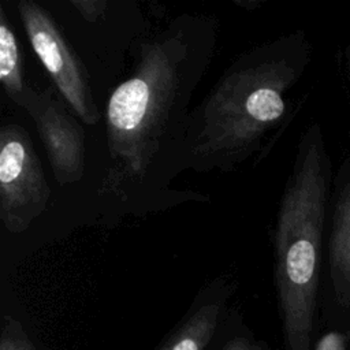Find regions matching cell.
<instances>
[{
	"label": "cell",
	"mask_w": 350,
	"mask_h": 350,
	"mask_svg": "<svg viewBox=\"0 0 350 350\" xmlns=\"http://www.w3.org/2000/svg\"><path fill=\"white\" fill-rule=\"evenodd\" d=\"M235 282L228 275L215 278L196 295L186 314L156 350H205L224 320Z\"/></svg>",
	"instance_id": "52a82bcc"
},
{
	"label": "cell",
	"mask_w": 350,
	"mask_h": 350,
	"mask_svg": "<svg viewBox=\"0 0 350 350\" xmlns=\"http://www.w3.org/2000/svg\"><path fill=\"white\" fill-rule=\"evenodd\" d=\"M221 350H267L260 342H257L250 334L247 332H239L230 336Z\"/></svg>",
	"instance_id": "8fae6325"
},
{
	"label": "cell",
	"mask_w": 350,
	"mask_h": 350,
	"mask_svg": "<svg viewBox=\"0 0 350 350\" xmlns=\"http://www.w3.org/2000/svg\"><path fill=\"white\" fill-rule=\"evenodd\" d=\"M331 261L338 269L350 275V186L338 201L331 238Z\"/></svg>",
	"instance_id": "9c48e42d"
},
{
	"label": "cell",
	"mask_w": 350,
	"mask_h": 350,
	"mask_svg": "<svg viewBox=\"0 0 350 350\" xmlns=\"http://www.w3.org/2000/svg\"><path fill=\"white\" fill-rule=\"evenodd\" d=\"M295 42L279 38L242 52L191 109L182 171L231 172L261 159L287 113L299 74Z\"/></svg>",
	"instance_id": "7a4b0ae2"
},
{
	"label": "cell",
	"mask_w": 350,
	"mask_h": 350,
	"mask_svg": "<svg viewBox=\"0 0 350 350\" xmlns=\"http://www.w3.org/2000/svg\"><path fill=\"white\" fill-rule=\"evenodd\" d=\"M51 187L27 131L15 122L0 127V219L21 234L46 209Z\"/></svg>",
	"instance_id": "5b68a950"
},
{
	"label": "cell",
	"mask_w": 350,
	"mask_h": 350,
	"mask_svg": "<svg viewBox=\"0 0 350 350\" xmlns=\"http://www.w3.org/2000/svg\"><path fill=\"white\" fill-rule=\"evenodd\" d=\"M327 172L317 126L301 138L273 231L275 283L287 350H308L316 304Z\"/></svg>",
	"instance_id": "3957f363"
},
{
	"label": "cell",
	"mask_w": 350,
	"mask_h": 350,
	"mask_svg": "<svg viewBox=\"0 0 350 350\" xmlns=\"http://www.w3.org/2000/svg\"><path fill=\"white\" fill-rule=\"evenodd\" d=\"M234 4H237L238 7H242V8H245L246 11H254L260 4H261V1H258V0H234Z\"/></svg>",
	"instance_id": "4fadbf2b"
},
{
	"label": "cell",
	"mask_w": 350,
	"mask_h": 350,
	"mask_svg": "<svg viewBox=\"0 0 350 350\" xmlns=\"http://www.w3.org/2000/svg\"><path fill=\"white\" fill-rule=\"evenodd\" d=\"M213 16L182 14L131 46L133 68L104 109L107 164L98 196L126 211L154 208L182 172L194 92L217 42Z\"/></svg>",
	"instance_id": "6da1fadb"
},
{
	"label": "cell",
	"mask_w": 350,
	"mask_h": 350,
	"mask_svg": "<svg viewBox=\"0 0 350 350\" xmlns=\"http://www.w3.org/2000/svg\"><path fill=\"white\" fill-rule=\"evenodd\" d=\"M316 350H345L343 339L339 334L329 332L319 340Z\"/></svg>",
	"instance_id": "7c38bea8"
},
{
	"label": "cell",
	"mask_w": 350,
	"mask_h": 350,
	"mask_svg": "<svg viewBox=\"0 0 350 350\" xmlns=\"http://www.w3.org/2000/svg\"><path fill=\"white\" fill-rule=\"evenodd\" d=\"M0 83L7 98L25 111L36 89L26 81L23 51L3 5H0Z\"/></svg>",
	"instance_id": "ba28073f"
},
{
	"label": "cell",
	"mask_w": 350,
	"mask_h": 350,
	"mask_svg": "<svg viewBox=\"0 0 350 350\" xmlns=\"http://www.w3.org/2000/svg\"><path fill=\"white\" fill-rule=\"evenodd\" d=\"M25 112L34 122L56 182L78 183L86 170V134L81 120L55 86L36 89Z\"/></svg>",
	"instance_id": "8992f818"
},
{
	"label": "cell",
	"mask_w": 350,
	"mask_h": 350,
	"mask_svg": "<svg viewBox=\"0 0 350 350\" xmlns=\"http://www.w3.org/2000/svg\"><path fill=\"white\" fill-rule=\"evenodd\" d=\"M0 350H37L23 325L11 316L3 317Z\"/></svg>",
	"instance_id": "30bf717a"
},
{
	"label": "cell",
	"mask_w": 350,
	"mask_h": 350,
	"mask_svg": "<svg viewBox=\"0 0 350 350\" xmlns=\"http://www.w3.org/2000/svg\"><path fill=\"white\" fill-rule=\"evenodd\" d=\"M16 11L26 37L55 89L82 123L97 124L101 112L93 93V77L53 15L31 0H19Z\"/></svg>",
	"instance_id": "277c9868"
}]
</instances>
